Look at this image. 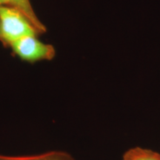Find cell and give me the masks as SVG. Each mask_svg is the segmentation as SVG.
<instances>
[{"mask_svg": "<svg viewBox=\"0 0 160 160\" xmlns=\"http://www.w3.org/2000/svg\"><path fill=\"white\" fill-rule=\"evenodd\" d=\"M40 35L28 17L15 8L0 5V41L5 46L28 37Z\"/></svg>", "mask_w": 160, "mask_h": 160, "instance_id": "obj_1", "label": "cell"}, {"mask_svg": "<svg viewBox=\"0 0 160 160\" xmlns=\"http://www.w3.org/2000/svg\"><path fill=\"white\" fill-rule=\"evenodd\" d=\"M8 47L19 59L31 63L51 60L56 53L53 45L42 42L37 36L22 37L10 44Z\"/></svg>", "mask_w": 160, "mask_h": 160, "instance_id": "obj_2", "label": "cell"}, {"mask_svg": "<svg viewBox=\"0 0 160 160\" xmlns=\"http://www.w3.org/2000/svg\"><path fill=\"white\" fill-rule=\"evenodd\" d=\"M0 5L11 6L21 11L31 22L39 34L46 32L45 26L38 19L30 2V0H0Z\"/></svg>", "mask_w": 160, "mask_h": 160, "instance_id": "obj_3", "label": "cell"}, {"mask_svg": "<svg viewBox=\"0 0 160 160\" xmlns=\"http://www.w3.org/2000/svg\"><path fill=\"white\" fill-rule=\"evenodd\" d=\"M123 160H160V154L148 149L134 148L126 152Z\"/></svg>", "mask_w": 160, "mask_h": 160, "instance_id": "obj_4", "label": "cell"}, {"mask_svg": "<svg viewBox=\"0 0 160 160\" xmlns=\"http://www.w3.org/2000/svg\"><path fill=\"white\" fill-rule=\"evenodd\" d=\"M59 154H48L40 157H0V160H67L65 159V155Z\"/></svg>", "mask_w": 160, "mask_h": 160, "instance_id": "obj_5", "label": "cell"}]
</instances>
